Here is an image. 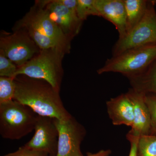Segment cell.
<instances>
[{
  "label": "cell",
  "instance_id": "cell-1",
  "mask_svg": "<svg viewBox=\"0 0 156 156\" xmlns=\"http://www.w3.org/2000/svg\"><path fill=\"white\" fill-rule=\"evenodd\" d=\"M14 100L31 108L37 114L58 120L71 116L56 90L48 82L20 75L14 78Z\"/></svg>",
  "mask_w": 156,
  "mask_h": 156
},
{
  "label": "cell",
  "instance_id": "cell-2",
  "mask_svg": "<svg viewBox=\"0 0 156 156\" xmlns=\"http://www.w3.org/2000/svg\"><path fill=\"white\" fill-rule=\"evenodd\" d=\"M66 54L65 52L58 48L41 50L28 62L18 67L15 77L23 75L44 80L60 92L63 75L62 62Z\"/></svg>",
  "mask_w": 156,
  "mask_h": 156
},
{
  "label": "cell",
  "instance_id": "cell-3",
  "mask_svg": "<svg viewBox=\"0 0 156 156\" xmlns=\"http://www.w3.org/2000/svg\"><path fill=\"white\" fill-rule=\"evenodd\" d=\"M38 115L29 107L14 100L0 104V134L17 140L34 130Z\"/></svg>",
  "mask_w": 156,
  "mask_h": 156
},
{
  "label": "cell",
  "instance_id": "cell-4",
  "mask_svg": "<svg viewBox=\"0 0 156 156\" xmlns=\"http://www.w3.org/2000/svg\"><path fill=\"white\" fill-rule=\"evenodd\" d=\"M156 60V45L134 48L112 56L97 72L119 73L129 79L145 72Z\"/></svg>",
  "mask_w": 156,
  "mask_h": 156
},
{
  "label": "cell",
  "instance_id": "cell-5",
  "mask_svg": "<svg viewBox=\"0 0 156 156\" xmlns=\"http://www.w3.org/2000/svg\"><path fill=\"white\" fill-rule=\"evenodd\" d=\"M152 1H149L145 15L139 23L122 39H118L112 50V56L125 51L156 45V12Z\"/></svg>",
  "mask_w": 156,
  "mask_h": 156
},
{
  "label": "cell",
  "instance_id": "cell-6",
  "mask_svg": "<svg viewBox=\"0 0 156 156\" xmlns=\"http://www.w3.org/2000/svg\"><path fill=\"white\" fill-rule=\"evenodd\" d=\"M12 33L1 34L0 50L18 67L22 66L41 51L23 29L13 30Z\"/></svg>",
  "mask_w": 156,
  "mask_h": 156
},
{
  "label": "cell",
  "instance_id": "cell-7",
  "mask_svg": "<svg viewBox=\"0 0 156 156\" xmlns=\"http://www.w3.org/2000/svg\"><path fill=\"white\" fill-rule=\"evenodd\" d=\"M17 23L31 27L41 34L56 42L66 53H69L71 41L51 19L39 1H36L29 12Z\"/></svg>",
  "mask_w": 156,
  "mask_h": 156
},
{
  "label": "cell",
  "instance_id": "cell-8",
  "mask_svg": "<svg viewBox=\"0 0 156 156\" xmlns=\"http://www.w3.org/2000/svg\"><path fill=\"white\" fill-rule=\"evenodd\" d=\"M58 128V151L56 156L83 155L81 145L87 134L86 128L72 115L66 120L54 119Z\"/></svg>",
  "mask_w": 156,
  "mask_h": 156
},
{
  "label": "cell",
  "instance_id": "cell-9",
  "mask_svg": "<svg viewBox=\"0 0 156 156\" xmlns=\"http://www.w3.org/2000/svg\"><path fill=\"white\" fill-rule=\"evenodd\" d=\"M34 131L32 138L24 146L35 150L45 152L50 156H56L58 131L54 119L38 115Z\"/></svg>",
  "mask_w": 156,
  "mask_h": 156
},
{
  "label": "cell",
  "instance_id": "cell-10",
  "mask_svg": "<svg viewBox=\"0 0 156 156\" xmlns=\"http://www.w3.org/2000/svg\"><path fill=\"white\" fill-rule=\"evenodd\" d=\"M51 19L71 41L80 32L83 21L76 13L59 2L58 0L39 1Z\"/></svg>",
  "mask_w": 156,
  "mask_h": 156
},
{
  "label": "cell",
  "instance_id": "cell-11",
  "mask_svg": "<svg viewBox=\"0 0 156 156\" xmlns=\"http://www.w3.org/2000/svg\"><path fill=\"white\" fill-rule=\"evenodd\" d=\"M128 93L134 107V119L131 129L128 132L134 136L149 135L151 119L149 110L145 101V94L133 88Z\"/></svg>",
  "mask_w": 156,
  "mask_h": 156
},
{
  "label": "cell",
  "instance_id": "cell-12",
  "mask_svg": "<svg viewBox=\"0 0 156 156\" xmlns=\"http://www.w3.org/2000/svg\"><path fill=\"white\" fill-rule=\"evenodd\" d=\"M100 17L108 20L115 27L122 39L127 34L126 14L124 0H95Z\"/></svg>",
  "mask_w": 156,
  "mask_h": 156
},
{
  "label": "cell",
  "instance_id": "cell-13",
  "mask_svg": "<svg viewBox=\"0 0 156 156\" xmlns=\"http://www.w3.org/2000/svg\"><path fill=\"white\" fill-rule=\"evenodd\" d=\"M108 114L114 126L132 127L134 119V107L128 93H123L107 101Z\"/></svg>",
  "mask_w": 156,
  "mask_h": 156
},
{
  "label": "cell",
  "instance_id": "cell-14",
  "mask_svg": "<svg viewBox=\"0 0 156 156\" xmlns=\"http://www.w3.org/2000/svg\"><path fill=\"white\" fill-rule=\"evenodd\" d=\"M128 80L131 88L136 91L156 94V60L145 72Z\"/></svg>",
  "mask_w": 156,
  "mask_h": 156
},
{
  "label": "cell",
  "instance_id": "cell-15",
  "mask_svg": "<svg viewBox=\"0 0 156 156\" xmlns=\"http://www.w3.org/2000/svg\"><path fill=\"white\" fill-rule=\"evenodd\" d=\"M149 1L146 0H124L126 14L127 34L131 31L145 15Z\"/></svg>",
  "mask_w": 156,
  "mask_h": 156
},
{
  "label": "cell",
  "instance_id": "cell-16",
  "mask_svg": "<svg viewBox=\"0 0 156 156\" xmlns=\"http://www.w3.org/2000/svg\"><path fill=\"white\" fill-rule=\"evenodd\" d=\"M137 156H156V135L139 136L137 144Z\"/></svg>",
  "mask_w": 156,
  "mask_h": 156
},
{
  "label": "cell",
  "instance_id": "cell-17",
  "mask_svg": "<svg viewBox=\"0 0 156 156\" xmlns=\"http://www.w3.org/2000/svg\"><path fill=\"white\" fill-rule=\"evenodd\" d=\"M15 87L13 78L0 77V104L14 100Z\"/></svg>",
  "mask_w": 156,
  "mask_h": 156
},
{
  "label": "cell",
  "instance_id": "cell-18",
  "mask_svg": "<svg viewBox=\"0 0 156 156\" xmlns=\"http://www.w3.org/2000/svg\"><path fill=\"white\" fill-rule=\"evenodd\" d=\"M76 14L78 18L83 22L91 15L100 17L95 6V0H77Z\"/></svg>",
  "mask_w": 156,
  "mask_h": 156
},
{
  "label": "cell",
  "instance_id": "cell-19",
  "mask_svg": "<svg viewBox=\"0 0 156 156\" xmlns=\"http://www.w3.org/2000/svg\"><path fill=\"white\" fill-rule=\"evenodd\" d=\"M18 67L0 50V76L14 79Z\"/></svg>",
  "mask_w": 156,
  "mask_h": 156
},
{
  "label": "cell",
  "instance_id": "cell-20",
  "mask_svg": "<svg viewBox=\"0 0 156 156\" xmlns=\"http://www.w3.org/2000/svg\"><path fill=\"white\" fill-rule=\"evenodd\" d=\"M145 101L150 113L151 124L149 135H156V94H145Z\"/></svg>",
  "mask_w": 156,
  "mask_h": 156
},
{
  "label": "cell",
  "instance_id": "cell-21",
  "mask_svg": "<svg viewBox=\"0 0 156 156\" xmlns=\"http://www.w3.org/2000/svg\"><path fill=\"white\" fill-rule=\"evenodd\" d=\"M4 156H50L45 152L35 150L25 146L21 147L14 152L10 153Z\"/></svg>",
  "mask_w": 156,
  "mask_h": 156
},
{
  "label": "cell",
  "instance_id": "cell-22",
  "mask_svg": "<svg viewBox=\"0 0 156 156\" xmlns=\"http://www.w3.org/2000/svg\"><path fill=\"white\" fill-rule=\"evenodd\" d=\"M139 137V136H134L128 133L126 134V138L130 142L131 145L128 156H137V144Z\"/></svg>",
  "mask_w": 156,
  "mask_h": 156
},
{
  "label": "cell",
  "instance_id": "cell-23",
  "mask_svg": "<svg viewBox=\"0 0 156 156\" xmlns=\"http://www.w3.org/2000/svg\"><path fill=\"white\" fill-rule=\"evenodd\" d=\"M112 153V151L110 150H101L98 152L94 154L88 153L87 155L80 156H109Z\"/></svg>",
  "mask_w": 156,
  "mask_h": 156
},
{
  "label": "cell",
  "instance_id": "cell-24",
  "mask_svg": "<svg viewBox=\"0 0 156 156\" xmlns=\"http://www.w3.org/2000/svg\"><path fill=\"white\" fill-rule=\"evenodd\" d=\"M153 2L154 5H156V0H152Z\"/></svg>",
  "mask_w": 156,
  "mask_h": 156
}]
</instances>
